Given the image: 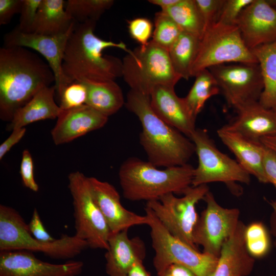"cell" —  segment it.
I'll use <instances>...</instances> for the list:
<instances>
[{
    "label": "cell",
    "mask_w": 276,
    "mask_h": 276,
    "mask_svg": "<svg viewBox=\"0 0 276 276\" xmlns=\"http://www.w3.org/2000/svg\"><path fill=\"white\" fill-rule=\"evenodd\" d=\"M88 179L95 201L111 234L128 229L134 225H148L146 215H139L122 205L120 194L113 186L94 177Z\"/></svg>",
    "instance_id": "obj_17"
},
{
    "label": "cell",
    "mask_w": 276,
    "mask_h": 276,
    "mask_svg": "<svg viewBox=\"0 0 276 276\" xmlns=\"http://www.w3.org/2000/svg\"><path fill=\"white\" fill-rule=\"evenodd\" d=\"M200 39L182 31L168 49L173 67L181 78L188 80L191 77V70L198 52Z\"/></svg>",
    "instance_id": "obj_28"
},
{
    "label": "cell",
    "mask_w": 276,
    "mask_h": 276,
    "mask_svg": "<svg viewBox=\"0 0 276 276\" xmlns=\"http://www.w3.org/2000/svg\"><path fill=\"white\" fill-rule=\"evenodd\" d=\"M81 82L87 88L86 104L108 117L125 104L122 89L114 80Z\"/></svg>",
    "instance_id": "obj_26"
},
{
    "label": "cell",
    "mask_w": 276,
    "mask_h": 276,
    "mask_svg": "<svg viewBox=\"0 0 276 276\" xmlns=\"http://www.w3.org/2000/svg\"><path fill=\"white\" fill-rule=\"evenodd\" d=\"M264 167L268 183H271L276 190V155L265 146Z\"/></svg>",
    "instance_id": "obj_42"
},
{
    "label": "cell",
    "mask_w": 276,
    "mask_h": 276,
    "mask_svg": "<svg viewBox=\"0 0 276 276\" xmlns=\"http://www.w3.org/2000/svg\"><path fill=\"white\" fill-rule=\"evenodd\" d=\"M236 25L250 50L276 41V10L267 0H254L241 12Z\"/></svg>",
    "instance_id": "obj_16"
},
{
    "label": "cell",
    "mask_w": 276,
    "mask_h": 276,
    "mask_svg": "<svg viewBox=\"0 0 276 276\" xmlns=\"http://www.w3.org/2000/svg\"><path fill=\"white\" fill-rule=\"evenodd\" d=\"M271 276H276V275H271Z\"/></svg>",
    "instance_id": "obj_51"
},
{
    "label": "cell",
    "mask_w": 276,
    "mask_h": 276,
    "mask_svg": "<svg viewBox=\"0 0 276 276\" xmlns=\"http://www.w3.org/2000/svg\"><path fill=\"white\" fill-rule=\"evenodd\" d=\"M258 63L245 45L236 25L216 22L206 28L200 39L191 77L203 70L225 63Z\"/></svg>",
    "instance_id": "obj_8"
},
{
    "label": "cell",
    "mask_w": 276,
    "mask_h": 276,
    "mask_svg": "<svg viewBox=\"0 0 276 276\" xmlns=\"http://www.w3.org/2000/svg\"><path fill=\"white\" fill-rule=\"evenodd\" d=\"M160 276H171L168 270H167L164 273H163Z\"/></svg>",
    "instance_id": "obj_50"
},
{
    "label": "cell",
    "mask_w": 276,
    "mask_h": 276,
    "mask_svg": "<svg viewBox=\"0 0 276 276\" xmlns=\"http://www.w3.org/2000/svg\"><path fill=\"white\" fill-rule=\"evenodd\" d=\"M244 240L246 249L254 258H262L269 252L271 239L269 232L261 221H254L246 225Z\"/></svg>",
    "instance_id": "obj_32"
},
{
    "label": "cell",
    "mask_w": 276,
    "mask_h": 276,
    "mask_svg": "<svg viewBox=\"0 0 276 276\" xmlns=\"http://www.w3.org/2000/svg\"><path fill=\"white\" fill-rule=\"evenodd\" d=\"M26 132L25 127L16 128L12 131L11 134L0 145V159L2 160L4 156L10 149L17 144L24 136Z\"/></svg>",
    "instance_id": "obj_43"
},
{
    "label": "cell",
    "mask_w": 276,
    "mask_h": 276,
    "mask_svg": "<svg viewBox=\"0 0 276 276\" xmlns=\"http://www.w3.org/2000/svg\"><path fill=\"white\" fill-rule=\"evenodd\" d=\"M270 5L276 10V0H267Z\"/></svg>",
    "instance_id": "obj_49"
},
{
    "label": "cell",
    "mask_w": 276,
    "mask_h": 276,
    "mask_svg": "<svg viewBox=\"0 0 276 276\" xmlns=\"http://www.w3.org/2000/svg\"><path fill=\"white\" fill-rule=\"evenodd\" d=\"M179 0H150L148 2L156 6H159L161 8V10H165L173 6Z\"/></svg>",
    "instance_id": "obj_48"
},
{
    "label": "cell",
    "mask_w": 276,
    "mask_h": 276,
    "mask_svg": "<svg viewBox=\"0 0 276 276\" xmlns=\"http://www.w3.org/2000/svg\"><path fill=\"white\" fill-rule=\"evenodd\" d=\"M254 0H225L217 22L236 25L243 10Z\"/></svg>",
    "instance_id": "obj_37"
},
{
    "label": "cell",
    "mask_w": 276,
    "mask_h": 276,
    "mask_svg": "<svg viewBox=\"0 0 276 276\" xmlns=\"http://www.w3.org/2000/svg\"><path fill=\"white\" fill-rule=\"evenodd\" d=\"M205 26L218 22L225 0H195Z\"/></svg>",
    "instance_id": "obj_38"
},
{
    "label": "cell",
    "mask_w": 276,
    "mask_h": 276,
    "mask_svg": "<svg viewBox=\"0 0 276 276\" xmlns=\"http://www.w3.org/2000/svg\"><path fill=\"white\" fill-rule=\"evenodd\" d=\"M170 16L183 32L200 39L205 26L195 0H179L173 6L160 10Z\"/></svg>",
    "instance_id": "obj_29"
},
{
    "label": "cell",
    "mask_w": 276,
    "mask_h": 276,
    "mask_svg": "<svg viewBox=\"0 0 276 276\" xmlns=\"http://www.w3.org/2000/svg\"><path fill=\"white\" fill-rule=\"evenodd\" d=\"M96 22L76 21L64 51L62 69L67 84L74 81L114 80L122 75V61L102 51L116 48L131 54L123 42L102 39L94 33Z\"/></svg>",
    "instance_id": "obj_2"
},
{
    "label": "cell",
    "mask_w": 276,
    "mask_h": 276,
    "mask_svg": "<svg viewBox=\"0 0 276 276\" xmlns=\"http://www.w3.org/2000/svg\"><path fill=\"white\" fill-rule=\"evenodd\" d=\"M81 261L53 264L37 258L31 251L18 250L0 252V276H78L83 270Z\"/></svg>",
    "instance_id": "obj_15"
},
{
    "label": "cell",
    "mask_w": 276,
    "mask_h": 276,
    "mask_svg": "<svg viewBox=\"0 0 276 276\" xmlns=\"http://www.w3.org/2000/svg\"><path fill=\"white\" fill-rule=\"evenodd\" d=\"M190 139L198 157L192 186L221 182L237 191L236 182L249 184L250 175L237 161L219 150L205 129L196 128Z\"/></svg>",
    "instance_id": "obj_9"
},
{
    "label": "cell",
    "mask_w": 276,
    "mask_h": 276,
    "mask_svg": "<svg viewBox=\"0 0 276 276\" xmlns=\"http://www.w3.org/2000/svg\"><path fill=\"white\" fill-rule=\"evenodd\" d=\"M208 70L228 105L235 109L259 101L263 83L258 63H225Z\"/></svg>",
    "instance_id": "obj_13"
},
{
    "label": "cell",
    "mask_w": 276,
    "mask_h": 276,
    "mask_svg": "<svg viewBox=\"0 0 276 276\" xmlns=\"http://www.w3.org/2000/svg\"><path fill=\"white\" fill-rule=\"evenodd\" d=\"M217 132L222 142L234 153L239 165L260 182L268 183L264 167V147L261 142L221 128Z\"/></svg>",
    "instance_id": "obj_23"
},
{
    "label": "cell",
    "mask_w": 276,
    "mask_h": 276,
    "mask_svg": "<svg viewBox=\"0 0 276 276\" xmlns=\"http://www.w3.org/2000/svg\"><path fill=\"white\" fill-rule=\"evenodd\" d=\"M58 96L62 110L77 108L86 103L87 88L82 82L74 81L67 85Z\"/></svg>",
    "instance_id": "obj_34"
},
{
    "label": "cell",
    "mask_w": 276,
    "mask_h": 276,
    "mask_svg": "<svg viewBox=\"0 0 276 276\" xmlns=\"http://www.w3.org/2000/svg\"><path fill=\"white\" fill-rule=\"evenodd\" d=\"M250 50L260 66L263 83L259 102L276 111V41Z\"/></svg>",
    "instance_id": "obj_27"
},
{
    "label": "cell",
    "mask_w": 276,
    "mask_h": 276,
    "mask_svg": "<svg viewBox=\"0 0 276 276\" xmlns=\"http://www.w3.org/2000/svg\"><path fill=\"white\" fill-rule=\"evenodd\" d=\"M23 0H0V25H6L13 16L20 13Z\"/></svg>",
    "instance_id": "obj_41"
},
{
    "label": "cell",
    "mask_w": 276,
    "mask_h": 276,
    "mask_svg": "<svg viewBox=\"0 0 276 276\" xmlns=\"http://www.w3.org/2000/svg\"><path fill=\"white\" fill-rule=\"evenodd\" d=\"M128 229L111 234L105 255L106 272L109 276H127L133 264L146 256L144 242L139 237L130 239Z\"/></svg>",
    "instance_id": "obj_21"
},
{
    "label": "cell",
    "mask_w": 276,
    "mask_h": 276,
    "mask_svg": "<svg viewBox=\"0 0 276 276\" xmlns=\"http://www.w3.org/2000/svg\"><path fill=\"white\" fill-rule=\"evenodd\" d=\"M154 26L151 40L168 50L182 32L174 20L162 11L155 13Z\"/></svg>",
    "instance_id": "obj_33"
},
{
    "label": "cell",
    "mask_w": 276,
    "mask_h": 276,
    "mask_svg": "<svg viewBox=\"0 0 276 276\" xmlns=\"http://www.w3.org/2000/svg\"><path fill=\"white\" fill-rule=\"evenodd\" d=\"M195 81L184 99L192 114L197 117L206 101L220 93L214 76L208 70L196 75Z\"/></svg>",
    "instance_id": "obj_30"
},
{
    "label": "cell",
    "mask_w": 276,
    "mask_h": 276,
    "mask_svg": "<svg viewBox=\"0 0 276 276\" xmlns=\"http://www.w3.org/2000/svg\"><path fill=\"white\" fill-rule=\"evenodd\" d=\"M19 173L23 185L32 191L37 192L39 186L34 178L33 160L28 149L22 152Z\"/></svg>",
    "instance_id": "obj_39"
},
{
    "label": "cell",
    "mask_w": 276,
    "mask_h": 276,
    "mask_svg": "<svg viewBox=\"0 0 276 276\" xmlns=\"http://www.w3.org/2000/svg\"><path fill=\"white\" fill-rule=\"evenodd\" d=\"M260 142L276 155V135L263 137Z\"/></svg>",
    "instance_id": "obj_47"
},
{
    "label": "cell",
    "mask_w": 276,
    "mask_h": 276,
    "mask_svg": "<svg viewBox=\"0 0 276 276\" xmlns=\"http://www.w3.org/2000/svg\"><path fill=\"white\" fill-rule=\"evenodd\" d=\"M143 261H136L129 270L127 276H150V274L145 268Z\"/></svg>",
    "instance_id": "obj_45"
},
{
    "label": "cell",
    "mask_w": 276,
    "mask_h": 276,
    "mask_svg": "<svg viewBox=\"0 0 276 276\" xmlns=\"http://www.w3.org/2000/svg\"><path fill=\"white\" fill-rule=\"evenodd\" d=\"M28 225L30 232L38 241L48 243L56 239L46 230L36 208L33 210L31 220Z\"/></svg>",
    "instance_id": "obj_40"
},
{
    "label": "cell",
    "mask_w": 276,
    "mask_h": 276,
    "mask_svg": "<svg viewBox=\"0 0 276 276\" xmlns=\"http://www.w3.org/2000/svg\"><path fill=\"white\" fill-rule=\"evenodd\" d=\"M113 4V0H68L65 1V9L77 22H96Z\"/></svg>",
    "instance_id": "obj_31"
},
{
    "label": "cell",
    "mask_w": 276,
    "mask_h": 276,
    "mask_svg": "<svg viewBox=\"0 0 276 276\" xmlns=\"http://www.w3.org/2000/svg\"><path fill=\"white\" fill-rule=\"evenodd\" d=\"M151 229L152 245L155 251L153 263L158 276L172 264L186 267L197 276H211L218 258L200 252L172 235L164 227L153 211L145 208Z\"/></svg>",
    "instance_id": "obj_7"
},
{
    "label": "cell",
    "mask_w": 276,
    "mask_h": 276,
    "mask_svg": "<svg viewBox=\"0 0 276 276\" xmlns=\"http://www.w3.org/2000/svg\"><path fill=\"white\" fill-rule=\"evenodd\" d=\"M48 63L26 48L0 49V118L10 122L15 112L41 89L55 82Z\"/></svg>",
    "instance_id": "obj_1"
},
{
    "label": "cell",
    "mask_w": 276,
    "mask_h": 276,
    "mask_svg": "<svg viewBox=\"0 0 276 276\" xmlns=\"http://www.w3.org/2000/svg\"><path fill=\"white\" fill-rule=\"evenodd\" d=\"M272 212L270 217V233L273 236L274 245L276 249V200L270 202Z\"/></svg>",
    "instance_id": "obj_46"
},
{
    "label": "cell",
    "mask_w": 276,
    "mask_h": 276,
    "mask_svg": "<svg viewBox=\"0 0 276 276\" xmlns=\"http://www.w3.org/2000/svg\"><path fill=\"white\" fill-rule=\"evenodd\" d=\"M130 89L150 96L158 85L175 87L181 77L174 71L168 50L150 40L122 60V75Z\"/></svg>",
    "instance_id": "obj_6"
},
{
    "label": "cell",
    "mask_w": 276,
    "mask_h": 276,
    "mask_svg": "<svg viewBox=\"0 0 276 276\" xmlns=\"http://www.w3.org/2000/svg\"><path fill=\"white\" fill-rule=\"evenodd\" d=\"M235 110L236 116L222 129L257 142L276 135V111L265 108L259 101L243 105Z\"/></svg>",
    "instance_id": "obj_20"
},
{
    "label": "cell",
    "mask_w": 276,
    "mask_h": 276,
    "mask_svg": "<svg viewBox=\"0 0 276 276\" xmlns=\"http://www.w3.org/2000/svg\"><path fill=\"white\" fill-rule=\"evenodd\" d=\"M125 105L139 119L140 142L154 166L166 168L188 164L195 153L193 142L159 118L152 109L149 96L130 90Z\"/></svg>",
    "instance_id": "obj_3"
},
{
    "label": "cell",
    "mask_w": 276,
    "mask_h": 276,
    "mask_svg": "<svg viewBox=\"0 0 276 276\" xmlns=\"http://www.w3.org/2000/svg\"><path fill=\"white\" fill-rule=\"evenodd\" d=\"M194 170L189 164L160 170L148 161L130 157L121 165L119 177L125 198L148 202L169 193L183 194L192 186Z\"/></svg>",
    "instance_id": "obj_4"
},
{
    "label": "cell",
    "mask_w": 276,
    "mask_h": 276,
    "mask_svg": "<svg viewBox=\"0 0 276 276\" xmlns=\"http://www.w3.org/2000/svg\"><path fill=\"white\" fill-rule=\"evenodd\" d=\"M203 200L206 207L194 228L193 241L202 246L203 252L219 258L224 243L236 229L240 211L221 206L210 191Z\"/></svg>",
    "instance_id": "obj_12"
},
{
    "label": "cell",
    "mask_w": 276,
    "mask_h": 276,
    "mask_svg": "<svg viewBox=\"0 0 276 276\" xmlns=\"http://www.w3.org/2000/svg\"><path fill=\"white\" fill-rule=\"evenodd\" d=\"M75 22L67 32L62 34L48 35L25 33L16 28L4 37L5 46L30 48L45 59L54 73V86L58 96L67 85L62 72V64L65 47Z\"/></svg>",
    "instance_id": "obj_14"
},
{
    "label": "cell",
    "mask_w": 276,
    "mask_h": 276,
    "mask_svg": "<svg viewBox=\"0 0 276 276\" xmlns=\"http://www.w3.org/2000/svg\"><path fill=\"white\" fill-rule=\"evenodd\" d=\"M88 247L76 236L62 235L51 242H42L31 234L20 214L14 209L0 205V251L23 250L41 252L56 259H70Z\"/></svg>",
    "instance_id": "obj_5"
},
{
    "label": "cell",
    "mask_w": 276,
    "mask_h": 276,
    "mask_svg": "<svg viewBox=\"0 0 276 276\" xmlns=\"http://www.w3.org/2000/svg\"><path fill=\"white\" fill-rule=\"evenodd\" d=\"M55 91L54 85L38 91L15 112L7 130L12 131L37 121L57 118L62 110L54 100Z\"/></svg>",
    "instance_id": "obj_24"
},
{
    "label": "cell",
    "mask_w": 276,
    "mask_h": 276,
    "mask_svg": "<svg viewBox=\"0 0 276 276\" xmlns=\"http://www.w3.org/2000/svg\"><path fill=\"white\" fill-rule=\"evenodd\" d=\"M167 270L171 276H197L189 268L179 264H172Z\"/></svg>",
    "instance_id": "obj_44"
},
{
    "label": "cell",
    "mask_w": 276,
    "mask_h": 276,
    "mask_svg": "<svg viewBox=\"0 0 276 276\" xmlns=\"http://www.w3.org/2000/svg\"><path fill=\"white\" fill-rule=\"evenodd\" d=\"M42 0H23L19 23L16 28L25 33H32L37 13Z\"/></svg>",
    "instance_id": "obj_36"
},
{
    "label": "cell",
    "mask_w": 276,
    "mask_h": 276,
    "mask_svg": "<svg viewBox=\"0 0 276 276\" xmlns=\"http://www.w3.org/2000/svg\"><path fill=\"white\" fill-rule=\"evenodd\" d=\"M174 87L156 86L149 96L150 104L159 118L190 139L196 129V117L189 109L184 98L176 95Z\"/></svg>",
    "instance_id": "obj_18"
},
{
    "label": "cell",
    "mask_w": 276,
    "mask_h": 276,
    "mask_svg": "<svg viewBox=\"0 0 276 276\" xmlns=\"http://www.w3.org/2000/svg\"><path fill=\"white\" fill-rule=\"evenodd\" d=\"M246 225L239 220L234 234L224 243L216 267L211 276H248L255 259L248 252L244 240Z\"/></svg>",
    "instance_id": "obj_22"
},
{
    "label": "cell",
    "mask_w": 276,
    "mask_h": 276,
    "mask_svg": "<svg viewBox=\"0 0 276 276\" xmlns=\"http://www.w3.org/2000/svg\"><path fill=\"white\" fill-rule=\"evenodd\" d=\"M129 33L140 45H146L152 37L153 25L147 18L137 17L128 21Z\"/></svg>",
    "instance_id": "obj_35"
},
{
    "label": "cell",
    "mask_w": 276,
    "mask_h": 276,
    "mask_svg": "<svg viewBox=\"0 0 276 276\" xmlns=\"http://www.w3.org/2000/svg\"><path fill=\"white\" fill-rule=\"evenodd\" d=\"M63 0H42L32 33L54 35L67 32L75 21L65 9Z\"/></svg>",
    "instance_id": "obj_25"
},
{
    "label": "cell",
    "mask_w": 276,
    "mask_h": 276,
    "mask_svg": "<svg viewBox=\"0 0 276 276\" xmlns=\"http://www.w3.org/2000/svg\"><path fill=\"white\" fill-rule=\"evenodd\" d=\"M209 191L207 185L191 186L178 198L173 193L162 197L159 200L147 202L146 206L172 235L190 246L198 249L194 244L193 233L199 216L196 205Z\"/></svg>",
    "instance_id": "obj_11"
},
{
    "label": "cell",
    "mask_w": 276,
    "mask_h": 276,
    "mask_svg": "<svg viewBox=\"0 0 276 276\" xmlns=\"http://www.w3.org/2000/svg\"><path fill=\"white\" fill-rule=\"evenodd\" d=\"M108 117L85 104L68 110H62L51 136L56 145L69 143L86 134L101 128L108 121Z\"/></svg>",
    "instance_id": "obj_19"
},
{
    "label": "cell",
    "mask_w": 276,
    "mask_h": 276,
    "mask_svg": "<svg viewBox=\"0 0 276 276\" xmlns=\"http://www.w3.org/2000/svg\"><path fill=\"white\" fill-rule=\"evenodd\" d=\"M73 198L75 235L88 247L107 250L111 232L94 199L88 177L76 171L68 176Z\"/></svg>",
    "instance_id": "obj_10"
}]
</instances>
